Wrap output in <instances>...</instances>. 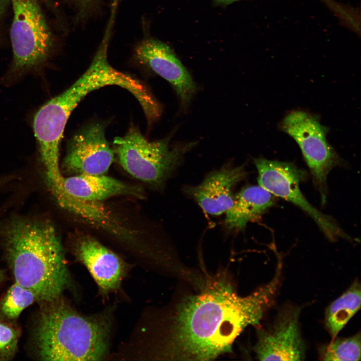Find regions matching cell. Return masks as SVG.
<instances>
[{
    "label": "cell",
    "instance_id": "8",
    "mask_svg": "<svg viewBox=\"0 0 361 361\" xmlns=\"http://www.w3.org/2000/svg\"><path fill=\"white\" fill-rule=\"evenodd\" d=\"M258 173V182L275 197L281 198L295 205L316 223L330 241L339 238L350 240L333 219L321 213L306 200L299 188L304 172L291 162L253 158Z\"/></svg>",
    "mask_w": 361,
    "mask_h": 361
},
{
    "label": "cell",
    "instance_id": "5",
    "mask_svg": "<svg viewBox=\"0 0 361 361\" xmlns=\"http://www.w3.org/2000/svg\"><path fill=\"white\" fill-rule=\"evenodd\" d=\"M169 142V137L149 141L132 125L124 136L115 138L113 149L119 163L129 174L157 187L163 184L180 164L185 154L196 144Z\"/></svg>",
    "mask_w": 361,
    "mask_h": 361
},
{
    "label": "cell",
    "instance_id": "10",
    "mask_svg": "<svg viewBox=\"0 0 361 361\" xmlns=\"http://www.w3.org/2000/svg\"><path fill=\"white\" fill-rule=\"evenodd\" d=\"M105 126L89 125L70 140L62 169L68 174H105L114 159L105 136Z\"/></svg>",
    "mask_w": 361,
    "mask_h": 361
},
{
    "label": "cell",
    "instance_id": "1",
    "mask_svg": "<svg viewBox=\"0 0 361 361\" xmlns=\"http://www.w3.org/2000/svg\"><path fill=\"white\" fill-rule=\"evenodd\" d=\"M281 277L240 296L228 282L207 281L201 292L185 297L169 313L140 322L133 339L140 359L208 360L229 352L250 325L258 326L275 301Z\"/></svg>",
    "mask_w": 361,
    "mask_h": 361
},
{
    "label": "cell",
    "instance_id": "23",
    "mask_svg": "<svg viewBox=\"0 0 361 361\" xmlns=\"http://www.w3.org/2000/svg\"><path fill=\"white\" fill-rule=\"evenodd\" d=\"M4 279V274L3 270L0 268V283L3 281Z\"/></svg>",
    "mask_w": 361,
    "mask_h": 361
},
{
    "label": "cell",
    "instance_id": "2",
    "mask_svg": "<svg viewBox=\"0 0 361 361\" xmlns=\"http://www.w3.org/2000/svg\"><path fill=\"white\" fill-rule=\"evenodd\" d=\"M0 238L15 282L36 301L56 299L72 285L63 245L48 219L11 217L0 223Z\"/></svg>",
    "mask_w": 361,
    "mask_h": 361
},
{
    "label": "cell",
    "instance_id": "3",
    "mask_svg": "<svg viewBox=\"0 0 361 361\" xmlns=\"http://www.w3.org/2000/svg\"><path fill=\"white\" fill-rule=\"evenodd\" d=\"M41 304L33 332L40 359L96 361L107 357L113 326L112 309L85 315L61 297Z\"/></svg>",
    "mask_w": 361,
    "mask_h": 361
},
{
    "label": "cell",
    "instance_id": "7",
    "mask_svg": "<svg viewBox=\"0 0 361 361\" xmlns=\"http://www.w3.org/2000/svg\"><path fill=\"white\" fill-rule=\"evenodd\" d=\"M14 18L11 29L13 51L12 72L21 74L40 65L47 58L51 35L35 0H11Z\"/></svg>",
    "mask_w": 361,
    "mask_h": 361
},
{
    "label": "cell",
    "instance_id": "4",
    "mask_svg": "<svg viewBox=\"0 0 361 361\" xmlns=\"http://www.w3.org/2000/svg\"><path fill=\"white\" fill-rule=\"evenodd\" d=\"M122 81L120 71L106 57L95 56L87 70L70 87L38 110L33 119V130L46 178L59 182L63 177L59 163V148L72 111L91 92L106 86H119Z\"/></svg>",
    "mask_w": 361,
    "mask_h": 361
},
{
    "label": "cell",
    "instance_id": "19",
    "mask_svg": "<svg viewBox=\"0 0 361 361\" xmlns=\"http://www.w3.org/2000/svg\"><path fill=\"white\" fill-rule=\"evenodd\" d=\"M35 301L36 298L33 292L15 282L0 301V319L8 321L16 320Z\"/></svg>",
    "mask_w": 361,
    "mask_h": 361
},
{
    "label": "cell",
    "instance_id": "11",
    "mask_svg": "<svg viewBox=\"0 0 361 361\" xmlns=\"http://www.w3.org/2000/svg\"><path fill=\"white\" fill-rule=\"evenodd\" d=\"M73 253L88 270L103 297L119 289L129 265L119 256L92 237H80L74 243Z\"/></svg>",
    "mask_w": 361,
    "mask_h": 361
},
{
    "label": "cell",
    "instance_id": "22",
    "mask_svg": "<svg viewBox=\"0 0 361 361\" xmlns=\"http://www.w3.org/2000/svg\"><path fill=\"white\" fill-rule=\"evenodd\" d=\"M216 4L221 5H228L240 0H213Z\"/></svg>",
    "mask_w": 361,
    "mask_h": 361
},
{
    "label": "cell",
    "instance_id": "6",
    "mask_svg": "<svg viewBox=\"0 0 361 361\" xmlns=\"http://www.w3.org/2000/svg\"><path fill=\"white\" fill-rule=\"evenodd\" d=\"M280 128L298 144L322 202L325 203L327 175L341 163V159L327 140L328 128L320 123L317 116L300 110L289 112L281 121Z\"/></svg>",
    "mask_w": 361,
    "mask_h": 361
},
{
    "label": "cell",
    "instance_id": "21",
    "mask_svg": "<svg viewBox=\"0 0 361 361\" xmlns=\"http://www.w3.org/2000/svg\"><path fill=\"white\" fill-rule=\"evenodd\" d=\"M76 3L82 8L88 7L95 0H75Z\"/></svg>",
    "mask_w": 361,
    "mask_h": 361
},
{
    "label": "cell",
    "instance_id": "15",
    "mask_svg": "<svg viewBox=\"0 0 361 361\" xmlns=\"http://www.w3.org/2000/svg\"><path fill=\"white\" fill-rule=\"evenodd\" d=\"M275 197L260 186L243 188L234 196L232 207L226 212L225 224L229 230L241 231L275 203Z\"/></svg>",
    "mask_w": 361,
    "mask_h": 361
},
{
    "label": "cell",
    "instance_id": "17",
    "mask_svg": "<svg viewBox=\"0 0 361 361\" xmlns=\"http://www.w3.org/2000/svg\"><path fill=\"white\" fill-rule=\"evenodd\" d=\"M360 303V285L356 279L325 309L324 325L331 340L337 336L339 332L359 310Z\"/></svg>",
    "mask_w": 361,
    "mask_h": 361
},
{
    "label": "cell",
    "instance_id": "9",
    "mask_svg": "<svg viewBox=\"0 0 361 361\" xmlns=\"http://www.w3.org/2000/svg\"><path fill=\"white\" fill-rule=\"evenodd\" d=\"M301 308L287 304L278 310L273 321L257 328L253 350L260 360H303L305 345L299 324Z\"/></svg>",
    "mask_w": 361,
    "mask_h": 361
},
{
    "label": "cell",
    "instance_id": "14",
    "mask_svg": "<svg viewBox=\"0 0 361 361\" xmlns=\"http://www.w3.org/2000/svg\"><path fill=\"white\" fill-rule=\"evenodd\" d=\"M68 195L80 200L99 202L117 196L141 198V190L105 174H81L62 178L60 183L46 180Z\"/></svg>",
    "mask_w": 361,
    "mask_h": 361
},
{
    "label": "cell",
    "instance_id": "12",
    "mask_svg": "<svg viewBox=\"0 0 361 361\" xmlns=\"http://www.w3.org/2000/svg\"><path fill=\"white\" fill-rule=\"evenodd\" d=\"M136 59L168 81L173 87L183 108L186 109L197 87L191 75L164 43L152 38L142 41L135 52Z\"/></svg>",
    "mask_w": 361,
    "mask_h": 361
},
{
    "label": "cell",
    "instance_id": "18",
    "mask_svg": "<svg viewBox=\"0 0 361 361\" xmlns=\"http://www.w3.org/2000/svg\"><path fill=\"white\" fill-rule=\"evenodd\" d=\"M361 337L359 331L349 337L336 336L318 348L320 360L358 361L360 360Z\"/></svg>",
    "mask_w": 361,
    "mask_h": 361
},
{
    "label": "cell",
    "instance_id": "20",
    "mask_svg": "<svg viewBox=\"0 0 361 361\" xmlns=\"http://www.w3.org/2000/svg\"><path fill=\"white\" fill-rule=\"evenodd\" d=\"M20 336L19 329L0 322V360H9L15 356Z\"/></svg>",
    "mask_w": 361,
    "mask_h": 361
},
{
    "label": "cell",
    "instance_id": "13",
    "mask_svg": "<svg viewBox=\"0 0 361 361\" xmlns=\"http://www.w3.org/2000/svg\"><path fill=\"white\" fill-rule=\"evenodd\" d=\"M247 174L244 164L237 166L225 164L209 173L200 185L185 186L184 191L206 213L218 216L232 207L234 198L233 190Z\"/></svg>",
    "mask_w": 361,
    "mask_h": 361
},
{
    "label": "cell",
    "instance_id": "16",
    "mask_svg": "<svg viewBox=\"0 0 361 361\" xmlns=\"http://www.w3.org/2000/svg\"><path fill=\"white\" fill-rule=\"evenodd\" d=\"M47 185L62 208L117 235L126 234L119 222L100 202L74 198L53 185Z\"/></svg>",
    "mask_w": 361,
    "mask_h": 361
}]
</instances>
